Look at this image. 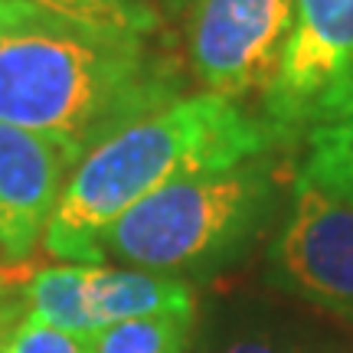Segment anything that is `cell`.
Segmentation results:
<instances>
[{"label": "cell", "instance_id": "obj_10", "mask_svg": "<svg viewBox=\"0 0 353 353\" xmlns=\"http://www.w3.org/2000/svg\"><path fill=\"white\" fill-rule=\"evenodd\" d=\"M193 314H157L101 330L95 353H190Z\"/></svg>", "mask_w": 353, "mask_h": 353}, {"label": "cell", "instance_id": "obj_16", "mask_svg": "<svg viewBox=\"0 0 353 353\" xmlns=\"http://www.w3.org/2000/svg\"><path fill=\"white\" fill-rule=\"evenodd\" d=\"M23 3H30V0H0V20H7V17L17 13Z\"/></svg>", "mask_w": 353, "mask_h": 353}, {"label": "cell", "instance_id": "obj_3", "mask_svg": "<svg viewBox=\"0 0 353 353\" xmlns=\"http://www.w3.org/2000/svg\"><path fill=\"white\" fill-rule=\"evenodd\" d=\"M272 170L259 157L183 176L134 203L105 232L101 252L144 272L200 268L252 236L272 206Z\"/></svg>", "mask_w": 353, "mask_h": 353}, {"label": "cell", "instance_id": "obj_6", "mask_svg": "<svg viewBox=\"0 0 353 353\" xmlns=\"http://www.w3.org/2000/svg\"><path fill=\"white\" fill-rule=\"evenodd\" d=\"M350 76L353 0H294V23L278 76L262 95L265 121L285 138L298 134Z\"/></svg>", "mask_w": 353, "mask_h": 353}, {"label": "cell", "instance_id": "obj_2", "mask_svg": "<svg viewBox=\"0 0 353 353\" xmlns=\"http://www.w3.org/2000/svg\"><path fill=\"white\" fill-rule=\"evenodd\" d=\"M288 141L213 92L180 95L99 141L72 167L52 210L43 249L69 265H99L105 232L151 193L174 180L245 164Z\"/></svg>", "mask_w": 353, "mask_h": 353}, {"label": "cell", "instance_id": "obj_9", "mask_svg": "<svg viewBox=\"0 0 353 353\" xmlns=\"http://www.w3.org/2000/svg\"><path fill=\"white\" fill-rule=\"evenodd\" d=\"M307 131V161L301 176L337 200L353 203V76L330 95Z\"/></svg>", "mask_w": 353, "mask_h": 353}, {"label": "cell", "instance_id": "obj_14", "mask_svg": "<svg viewBox=\"0 0 353 353\" xmlns=\"http://www.w3.org/2000/svg\"><path fill=\"white\" fill-rule=\"evenodd\" d=\"M223 353H278L275 343L262 341V337H239V341H232Z\"/></svg>", "mask_w": 353, "mask_h": 353}, {"label": "cell", "instance_id": "obj_1", "mask_svg": "<svg viewBox=\"0 0 353 353\" xmlns=\"http://www.w3.org/2000/svg\"><path fill=\"white\" fill-rule=\"evenodd\" d=\"M164 33L79 23L23 3L0 20V121L59 141L82 161L118 128L180 99Z\"/></svg>", "mask_w": 353, "mask_h": 353}, {"label": "cell", "instance_id": "obj_7", "mask_svg": "<svg viewBox=\"0 0 353 353\" xmlns=\"http://www.w3.org/2000/svg\"><path fill=\"white\" fill-rule=\"evenodd\" d=\"M285 285L337 314H353V203L298 176L285 229L275 242Z\"/></svg>", "mask_w": 353, "mask_h": 353}, {"label": "cell", "instance_id": "obj_12", "mask_svg": "<svg viewBox=\"0 0 353 353\" xmlns=\"http://www.w3.org/2000/svg\"><path fill=\"white\" fill-rule=\"evenodd\" d=\"M7 353H95V337L56 330L43 321L23 317L7 343Z\"/></svg>", "mask_w": 353, "mask_h": 353}, {"label": "cell", "instance_id": "obj_13", "mask_svg": "<svg viewBox=\"0 0 353 353\" xmlns=\"http://www.w3.org/2000/svg\"><path fill=\"white\" fill-rule=\"evenodd\" d=\"M26 317L23 304V278L0 272V353H7V343L17 334L20 321Z\"/></svg>", "mask_w": 353, "mask_h": 353}, {"label": "cell", "instance_id": "obj_4", "mask_svg": "<svg viewBox=\"0 0 353 353\" xmlns=\"http://www.w3.org/2000/svg\"><path fill=\"white\" fill-rule=\"evenodd\" d=\"M26 317L56 330L99 337L101 330L157 314H193L183 278L161 272H118L105 265H52L23 278Z\"/></svg>", "mask_w": 353, "mask_h": 353}, {"label": "cell", "instance_id": "obj_15", "mask_svg": "<svg viewBox=\"0 0 353 353\" xmlns=\"http://www.w3.org/2000/svg\"><path fill=\"white\" fill-rule=\"evenodd\" d=\"M154 3H157V10L164 13V20H180L190 7V0H154Z\"/></svg>", "mask_w": 353, "mask_h": 353}, {"label": "cell", "instance_id": "obj_8", "mask_svg": "<svg viewBox=\"0 0 353 353\" xmlns=\"http://www.w3.org/2000/svg\"><path fill=\"white\" fill-rule=\"evenodd\" d=\"M79 154L59 141L0 121V249L23 259L46 232Z\"/></svg>", "mask_w": 353, "mask_h": 353}, {"label": "cell", "instance_id": "obj_5", "mask_svg": "<svg viewBox=\"0 0 353 353\" xmlns=\"http://www.w3.org/2000/svg\"><path fill=\"white\" fill-rule=\"evenodd\" d=\"M187 59L206 92L239 101L268 92L294 23V0H190Z\"/></svg>", "mask_w": 353, "mask_h": 353}, {"label": "cell", "instance_id": "obj_11", "mask_svg": "<svg viewBox=\"0 0 353 353\" xmlns=\"http://www.w3.org/2000/svg\"><path fill=\"white\" fill-rule=\"evenodd\" d=\"M43 10L79 20V23L134 30V33H164L167 20L154 0H30Z\"/></svg>", "mask_w": 353, "mask_h": 353}]
</instances>
